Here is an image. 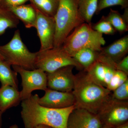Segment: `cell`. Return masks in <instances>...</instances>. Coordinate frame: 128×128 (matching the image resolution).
I'll use <instances>...</instances> for the list:
<instances>
[{
	"mask_svg": "<svg viewBox=\"0 0 128 128\" xmlns=\"http://www.w3.org/2000/svg\"><path fill=\"white\" fill-rule=\"evenodd\" d=\"M39 98L36 94L22 101L21 116L25 128L44 125L52 128H67L69 115L75 105L65 108H50L40 105Z\"/></svg>",
	"mask_w": 128,
	"mask_h": 128,
	"instance_id": "1",
	"label": "cell"
},
{
	"mask_svg": "<svg viewBox=\"0 0 128 128\" xmlns=\"http://www.w3.org/2000/svg\"><path fill=\"white\" fill-rule=\"evenodd\" d=\"M72 92L76 108H84L96 114L112 97V92L94 81L84 70L75 75Z\"/></svg>",
	"mask_w": 128,
	"mask_h": 128,
	"instance_id": "2",
	"label": "cell"
},
{
	"mask_svg": "<svg viewBox=\"0 0 128 128\" xmlns=\"http://www.w3.org/2000/svg\"><path fill=\"white\" fill-rule=\"evenodd\" d=\"M54 18L56 26L54 47L62 46L73 29L85 22L79 12L78 0H60Z\"/></svg>",
	"mask_w": 128,
	"mask_h": 128,
	"instance_id": "3",
	"label": "cell"
},
{
	"mask_svg": "<svg viewBox=\"0 0 128 128\" xmlns=\"http://www.w3.org/2000/svg\"><path fill=\"white\" fill-rule=\"evenodd\" d=\"M105 43L102 34L94 30L92 25L85 22L74 28L66 38L62 46L70 56L73 57L82 49H91L100 52Z\"/></svg>",
	"mask_w": 128,
	"mask_h": 128,
	"instance_id": "4",
	"label": "cell"
},
{
	"mask_svg": "<svg viewBox=\"0 0 128 128\" xmlns=\"http://www.w3.org/2000/svg\"><path fill=\"white\" fill-rule=\"evenodd\" d=\"M0 54L3 59L11 65L16 66L28 70L36 69V52H30L23 42L19 30H16L9 42L0 45Z\"/></svg>",
	"mask_w": 128,
	"mask_h": 128,
	"instance_id": "5",
	"label": "cell"
},
{
	"mask_svg": "<svg viewBox=\"0 0 128 128\" xmlns=\"http://www.w3.org/2000/svg\"><path fill=\"white\" fill-rule=\"evenodd\" d=\"M69 66H74L78 70H83L73 57L65 51L62 46L36 52L35 68L45 73H51Z\"/></svg>",
	"mask_w": 128,
	"mask_h": 128,
	"instance_id": "6",
	"label": "cell"
},
{
	"mask_svg": "<svg viewBox=\"0 0 128 128\" xmlns=\"http://www.w3.org/2000/svg\"><path fill=\"white\" fill-rule=\"evenodd\" d=\"M103 125L114 128L128 122V102L111 98L97 114Z\"/></svg>",
	"mask_w": 128,
	"mask_h": 128,
	"instance_id": "7",
	"label": "cell"
},
{
	"mask_svg": "<svg viewBox=\"0 0 128 128\" xmlns=\"http://www.w3.org/2000/svg\"><path fill=\"white\" fill-rule=\"evenodd\" d=\"M14 71L20 75L22 89L20 92L21 100L30 97L35 90L45 91L48 89L46 73L39 69L28 70L18 66H12Z\"/></svg>",
	"mask_w": 128,
	"mask_h": 128,
	"instance_id": "8",
	"label": "cell"
},
{
	"mask_svg": "<svg viewBox=\"0 0 128 128\" xmlns=\"http://www.w3.org/2000/svg\"><path fill=\"white\" fill-rule=\"evenodd\" d=\"M116 64L99 54L96 61L84 70L94 81L106 88L116 70Z\"/></svg>",
	"mask_w": 128,
	"mask_h": 128,
	"instance_id": "9",
	"label": "cell"
},
{
	"mask_svg": "<svg viewBox=\"0 0 128 128\" xmlns=\"http://www.w3.org/2000/svg\"><path fill=\"white\" fill-rule=\"evenodd\" d=\"M74 66H64L51 73H46L48 88L62 92H72L74 86Z\"/></svg>",
	"mask_w": 128,
	"mask_h": 128,
	"instance_id": "10",
	"label": "cell"
},
{
	"mask_svg": "<svg viewBox=\"0 0 128 128\" xmlns=\"http://www.w3.org/2000/svg\"><path fill=\"white\" fill-rule=\"evenodd\" d=\"M36 12V21L34 28L36 29L40 40L41 46L39 50L52 48L54 47L56 31L54 18L38 11Z\"/></svg>",
	"mask_w": 128,
	"mask_h": 128,
	"instance_id": "11",
	"label": "cell"
},
{
	"mask_svg": "<svg viewBox=\"0 0 128 128\" xmlns=\"http://www.w3.org/2000/svg\"><path fill=\"white\" fill-rule=\"evenodd\" d=\"M103 126L97 114L76 108L69 115L67 128H100Z\"/></svg>",
	"mask_w": 128,
	"mask_h": 128,
	"instance_id": "12",
	"label": "cell"
},
{
	"mask_svg": "<svg viewBox=\"0 0 128 128\" xmlns=\"http://www.w3.org/2000/svg\"><path fill=\"white\" fill-rule=\"evenodd\" d=\"M45 94L38 98V102L42 106L53 108H63L75 105V100L72 92L58 91L48 88Z\"/></svg>",
	"mask_w": 128,
	"mask_h": 128,
	"instance_id": "13",
	"label": "cell"
},
{
	"mask_svg": "<svg viewBox=\"0 0 128 128\" xmlns=\"http://www.w3.org/2000/svg\"><path fill=\"white\" fill-rule=\"evenodd\" d=\"M128 52V35L103 48L99 54L116 63L127 56Z\"/></svg>",
	"mask_w": 128,
	"mask_h": 128,
	"instance_id": "14",
	"label": "cell"
},
{
	"mask_svg": "<svg viewBox=\"0 0 128 128\" xmlns=\"http://www.w3.org/2000/svg\"><path fill=\"white\" fill-rule=\"evenodd\" d=\"M21 100L18 89L9 86L0 88V111L2 113L8 109L17 106Z\"/></svg>",
	"mask_w": 128,
	"mask_h": 128,
	"instance_id": "15",
	"label": "cell"
},
{
	"mask_svg": "<svg viewBox=\"0 0 128 128\" xmlns=\"http://www.w3.org/2000/svg\"><path fill=\"white\" fill-rule=\"evenodd\" d=\"M9 10L18 20L22 22L27 28H35L37 12L32 4L22 5L10 8Z\"/></svg>",
	"mask_w": 128,
	"mask_h": 128,
	"instance_id": "16",
	"label": "cell"
},
{
	"mask_svg": "<svg viewBox=\"0 0 128 128\" xmlns=\"http://www.w3.org/2000/svg\"><path fill=\"white\" fill-rule=\"evenodd\" d=\"M4 60L0 59V82L2 86H9L18 89V81L16 72Z\"/></svg>",
	"mask_w": 128,
	"mask_h": 128,
	"instance_id": "17",
	"label": "cell"
},
{
	"mask_svg": "<svg viewBox=\"0 0 128 128\" xmlns=\"http://www.w3.org/2000/svg\"><path fill=\"white\" fill-rule=\"evenodd\" d=\"M19 20L9 9L0 6V36L8 28L17 27Z\"/></svg>",
	"mask_w": 128,
	"mask_h": 128,
	"instance_id": "18",
	"label": "cell"
},
{
	"mask_svg": "<svg viewBox=\"0 0 128 128\" xmlns=\"http://www.w3.org/2000/svg\"><path fill=\"white\" fill-rule=\"evenodd\" d=\"M98 0H78V9L84 21L92 25V20L96 14Z\"/></svg>",
	"mask_w": 128,
	"mask_h": 128,
	"instance_id": "19",
	"label": "cell"
},
{
	"mask_svg": "<svg viewBox=\"0 0 128 128\" xmlns=\"http://www.w3.org/2000/svg\"><path fill=\"white\" fill-rule=\"evenodd\" d=\"M99 52L90 48L81 50L73 56V58L86 70L96 61Z\"/></svg>",
	"mask_w": 128,
	"mask_h": 128,
	"instance_id": "20",
	"label": "cell"
},
{
	"mask_svg": "<svg viewBox=\"0 0 128 128\" xmlns=\"http://www.w3.org/2000/svg\"><path fill=\"white\" fill-rule=\"evenodd\" d=\"M36 10L46 16L54 17L58 6L60 0H29Z\"/></svg>",
	"mask_w": 128,
	"mask_h": 128,
	"instance_id": "21",
	"label": "cell"
},
{
	"mask_svg": "<svg viewBox=\"0 0 128 128\" xmlns=\"http://www.w3.org/2000/svg\"><path fill=\"white\" fill-rule=\"evenodd\" d=\"M105 18L116 31L120 34L128 32V23L124 20L122 14L118 11L110 9L109 13Z\"/></svg>",
	"mask_w": 128,
	"mask_h": 128,
	"instance_id": "22",
	"label": "cell"
},
{
	"mask_svg": "<svg viewBox=\"0 0 128 128\" xmlns=\"http://www.w3.org/2000/svg\"><path fill=\"white\" fill-rule=\"evenodd\" d=\"M92 28L101 34L112 35L116 31L111 24L106 19L105 16H103L97 23L92 26Z\"/></svg>",
	"mask_w": 128,
	"mask_h": 128,
	"instance_id": "23",
	"label": "cell"
},
{
	"mask_svg": "<svg viewBox=\"0 0 128 128\" xmlns=\"http://www.w3.org/2000/svg\"><path fill=\"white\" fill-rule=\"evenodd\" d=\"M120 6L122 9L128 8V0H98L96 14H98L103 9L114 6Z\"/></svg>",
	"mask_w": 128,
	"mask_h": 128,
	"instance_id": "24",
	"label": "cell"
},
{
	"mask_svg": "<svg viewBox=\"0 0 128 128\" xmlns=\"http://www.w3.org/2000/svg\"><path fill=\"white\" fill-rule=\"evenodd\" d=\"M128 80V75L122 72L116 70L106 88L112 92Z\"/></svg>",
	"mask_w": 128,
	"mask_h": 128,
	"instance_id": "25",
	"label": "cell"
},
{
	"mask_svg": "<svg viewBox=\"0 0 128 128\" xmlns=\"http://www.w3.org/2000/svg\"><path fill=\"white\" fill-rule=\"evenodd\" d=\"M112 94V98L120 101L128 100V80L116 88Z\"/></svg>",
	"mask_w": 128,
	"mask_h": 128,
	"instance_id": "26",
	"label": "cell"
},
{
	"mask_svg": "<svg viewBox=\"0 0 128 128\" xmlns=\"http://www.w3.org/2000/svg\"><path fill=\"white\" fill-rule=\"evenodd\" d=\"M29 0H0V6L9 9L24 4Z\"/></svg>",
	"mask_w": 128,
	"mask_h": 128,
	"instance_id": "27",
	"label": "cell"
},
{
	"mask_svg": "<svg viewBox=\"0 0 128 128\" xmlns=\"http://www.w3.org/2000/svg\"><path fill=\"white\" fill-rule=\"evenodd\" d=\"M117 70L122 72L128 75V56H126L116 64Z\"/></svg>",
	"mask_w": 128,
	"mask_h": 128,
	"instance_id": "28",
	"label": "cell"
},
{
	"mask_svg": "<svg viewBox=\"0 0 128 128\" xmlns=\"http://www.w3.org/2000/svg\"><path fill=\"white\" fill-rule=\"evenodd\" d=\"M124 19L128 23V8L124 9V14H122Z\"/></svg>",
	"mask_w": 128,
	"mask_h": 128,
	"instance_id": "29",
	"label": "cell"
},
{
	"mask_svg": "<svg viewBox=\"0 0 128 128\" xmlns=\"http://www.w3.org/2000/svg\"><path fill=\"white\" fill-rule=\"evenodd\" d=\"M114 128H128V122L124 123L122 124H120L118 126H116Z\"/></svg>",
	"mask_w": 128,
	"mask_h": 128,
	"instance_id": "30",
	"label": "cell"
},
{
	"mask_svg": "<svg viewBox=\"0 0 128 128\" xmlns=\"http://www.w3.org/2000/svg\"><path fill=\"white\" fill-rule=\"evenodd\" d=\"M34 128H51L49 126H46L44 125H39L36 126Z\"/></svg>",
	"mask_w": 128,
	"mask_h": 128,
	"instance_id": "31",
	"label": "cell"
},
{
	"mask_svg": "<svg viewBox=\"0 0 128 128\" xmlns=\"http://www.w3.org/2000/svg\"><path fill=\"white\" fill-rule=\"evenodd\" d=\"M2 113L0 111V128H2Z\"/></svg>",
	"mask_w": 128,
	"mask_h": 128,
	"instance_id": "32",
	"label": "cell"
},
{
	"mask_svg": "<svg viewBox=\"0 0 128 128\" xmlns=\"http://www.w3.org/2000/svg\"><path fill=\"white\" fill-rule=\"evenodd\" d=\"M9 128H19L18 126L16 124H14V125H12L10 126Z\"/></svg>",
	"mask_w": 128,
	"mask_h": 128,
	"instance_id": "33",
	"label": "cell"
},
{
	"mask_svg": "<svg viewBox=\"0 0 128 128\" xmlns=\"http://www.w3.org/2000/svg\"><path fill=\"white\" fill-rule=\"evenodd\" d=\"M100 128H112V127H109V126H105V125H103Z\"/></svg>",
	"mask_w": 128,
	"mask_h": 128,
	"instance_id": "34",
	"label": "cell"
},
{
	"mask_svg": "<svg viewBox=\"0 0 128 128\" xmlns=\"http://www.w3.org/2000/svg\"><path fill=\"white\" fill-rule=\"evenodd\" d=\"M0 59L4 60V59H3V58H2V56L0 54Z\"/></svg>",
	"mask_w": 128,
	"mask_h": 128,
	"instance_id": "35",
	"label": "cell"
},
{
	"mask_svg": "<svg viewBox=\"0 0 128 128\" xmlns=\"http://www.w3.org/2000/svg\"></svg>",
	"mask_w": 128,
	"mask_h": 128,
	"instance_id": "36",
	"label": "cell"
}]
</instances>
